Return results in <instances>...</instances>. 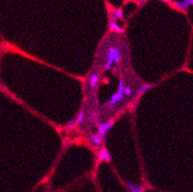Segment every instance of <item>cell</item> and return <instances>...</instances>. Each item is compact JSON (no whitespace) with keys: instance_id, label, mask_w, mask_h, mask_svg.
I'll return each instance as SVG.
<instances>
[{"instance_id":"1","label":"cell","mask_w":193,"mask_h":192,"mask_svg":"<svg viewBox=\"0 0 193 192\" xmlns=\"http://www.w3.org/2000/svg\"><path fill=\"white\" fill-rule=\"evenodd\" d=\"M107 63L105 64V68L108 69L111 66V64L113 63L118 64L119 61H120V50L117 47H111L109 48L108 50V58H107Z\"/></svg>"},{"instance_id":"2","label":"cell","mask_w":193,"mask_h":192,"mask_svg":"<svg viewBox=\"0 0 193 192\" xmlns=\"http://www.w3.org/2000/svg\"><path fill=\"white\" fill-rule=\"evenodd\" d=\"M124 87H125V82H124V80H121L120 82H119L118 90H117L116 93H114L113 96H111V98L109 101V105H114L115 103L122 101L123 95H124Z\"/></svg>"},{"instance_id":"3","label":"cell","mask_w":193,"mask_h":192,"mask_svg":"<svg viewBox=\"0 0 193 192\" xmlns=\"http://www.w3.org/2000/svg\"><path fill=\"white\" fill-rule=\"evenodd\" d=\"M111 125H113V123L111 121H107L105 123H102V124H100L98 126V136L104 139L105 138V136L110 132V130L111 128Z\"/></svg>"},{"instance_id":"4","label":"cell","mask_w":193,"mask_h":192,"mask_svg":"<svg viewBox=\"0 0 193 192\" xmlns=\"http://www.w3.org/2000/svg\"><path fill=\"white\" fill-rule=\"evenodd\" d=\"M125 184L130 192H143L145 189V187L143 186H141V184L133 183L131 182H126Z\"/></svg>"},{"instance_id":"5","label":"cell","mask_w":193,"mask_h":192,"mask_svg":"<svg viewBox=\"0 0 193 192\" xmlns=\"http://www.w3.org/2000/svg\"><path fill=\"white\" fill-rule=\"evenodd\" d=\"M190 5H193V0H182V1H176L173 3V6L178 8L180 10H186Z\"/></svg>"},{"instance_id":"6","label":"cell","mask_w":193,"mask_h":192,"mask_svg":"<svg viewBox=\"0 0 193 192\" xmlns=\"http://www.w3.org/2000/svg\"><path fill=\"white\" fill-rule=\"evenodd\" d=\"M88 84L91 88H96L99 84V74L98 73H92L88 78Z\"/></svg>"},{"instance_id":"7","label":"cell","mask_w":193,"mask_h":192,"mask_svg":"<svg viewBox=\"0 0 193 192\" xmlns=\"http://www.w3.org/2000/svg\"><path fill=\"white\" fill-rule=\"evenodd\" d=\"M99 160L101 161H109L111 159V156L110 155L109 151H107L106 149H102L101 151L99 152V156H98Z\"/></svg>"},{"instance_id":"8","label":"cell","mask_w":193,"mask_h":192,"mask_svg":"<svg viewBox=\"0 0 193 192\" xmlns=\"http://www.w3.org/2000/svg\"><path fill=\"white\" fill-rule=\"evenodd\" d=\"M102 138L100 137L98 134H91V136H90V141L91 142L92 144H94L96 146H98L102 143Z\"/></svg>"},{"instance_id":"9","label":"cell","mask_w":193,"mask_h":192,"mask_svg":"<svg viewBox=\"0 0 193 192\" xmlns=\"http://www.w3.org/2000/svg\"><path fill=\"white\" fill-rule=\"evenodd\" d=\"M151 87H152V84H142V86L138 88V90H137V97H140L142 94H144L145 92L147 91L148 90H150Z\"/></svg>"},{"instance_id":"10","label":"cell","mask_w":193,"mask_h":192,"mask_svg":"<svg viewBox=\"0 0 193 192\" xmlns=\"http://www.w3.org/2000/svg\"><path fill=\"white\" fill-rule=\"evenodd\" d=\"M109 27L111 28V31H114V32H117V33H122L123 32V28H121L120 26H118L117 24H115V23L110 21L109 22Z\"/></svg>"},{"instance_id":"11","label":"cell","mask_w":193,"mask_h":192,"mask_svg":"<svg viewBox=\"0 0 193 192\" xmlns=\"http://www.w3.org/2000/svg\"><path fill=\"white\" fill-rule=\"evenodd\" d=\"M113 14L116 18H118V19H123V17H124V15H123V12H122L121 9L114 10V11L113 12Z\"/></svg>"},{"instance_id":"12","label":"cell","mask_w":193,"mask_h":192,"mask_svg":"<svg viewBox=\"0 0 193 192\" xmlns=\"http://www.w3.org/2000/svg\"><path fill=\"white\" fill-rule=\"evenodd\" d=\"M124 94L127 96V97H131L133 94V90L130 86H125L124 87Z\"/></svg>"},{"instance_id":"13","label":"cell","mask_w":193,"mask_h":192,"mask_svg":"<svg viewBox=\"0 0 193 192\" xmlns=\"http://www.w3.org/2000/svg\"><path fill=\"white\" fill-rule=\"evenodd\" d=\"M76 120H77V123H82L84 120H85V111L84 110H81L79 114H78V116L76 117Z\"/></svg>"},{"instance_id":"14","label":"cell","mask_w":193,"mask_h":192,"mask_svg":"<svg viewBox=\"0 0 193 192\" xmlns=\"http://www.w3.org/2000/svg\"><path fill=\"white\" fill-rule=\"evenodd\" d=\"M77 120H76V118L75 119H73V120H71V121H69L68 122V124H67V128L69 129V130H71V129H73V128H75V127L77 126Z\"/></svg>"},{"instance_id":"15","label":"cell","mask_w":193,"mask_h":192,"mask_svg":"<svg viewBox=\"0 0 193 192\" xmlns=\"http://www.w3.org/2000/svg\"><path fill=\"white\" fill-rule=\"evenodd\" d=\"M163 1H164V2H170L171 0H163Z\"/></svg>"}]
</instances>
